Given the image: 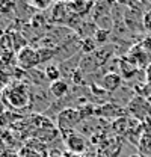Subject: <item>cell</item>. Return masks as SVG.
<instances>
[{"instance_id":"277c9868","label":"cell","mask_w":151,"mask_h":157,"mask_svg":"<svg viewBox=\"0 0 151 157\" xmlns=\"http://www.w3.org/2000/svg\"><path fill=\"white\" fill-rule=\"evenodd\" d=\"M41 62L42 60H41L39 50H35L29 45L21 47V50H18V53H17V63L23 70H33Z\"/></svg>"},{"instance_id":"9c48e42d","label":"cell","mask_w":151,"mask_h":157,"mask_svg":"<svg viewBox=\"0 0 151 157\" xmlns=\"http://www.w3.org/2000/svg\"><path fill=\"white\" fill-rule=\"evenodd\" d=\"M136 147L142 157H151V136L142 135L139 137V142L136 144Z\"/></svg>"},{"instance_id":"7a4b0ae2","label":"cell","mask_w":151,"mask_h":157,"mask_svg":"<svg viewBox=\"0 0 151 157\" xmlns=\"http://www.w3.org/2000/svg\"><path fill=\"white\" fill-rule=\"evenodd\" d=\"M57 128L64 135H70L74 132V128L82 122V113L80 110L73 107H65L57 113Z\"/></svg>"},{"instance_id":"7c38bea8","label":"cell","mask_w":151,"mask_h":157,"mask_svg":"<svg viewBox=\"0 0 151 157\" xmlns=\"http://www.w3.org/2000/svg\"><path fill=\"white\" fill-rule=\"evenodd\" d=\"M29 5H30V6H33V8H37V9H45V8L52 6V3H50V2H41V3H37V2H30Z\"/></svg>"},{"instance_id":"4fadbf2b","label":"cell","mask_w":151,"mask_h":157,"mask_svg":"<svg viewBox=\"0 0 151 157\" xmlns=\"http://www.w3.org/2000/svg\"><path fill=\"white\" fill-rule=\"evenodd\" d=\"M145 83L151 88V62L147 65V68H145Z\"/></svg>"},{"instance_id":"52a82bcc","label":"cell","mask_w":151,"mask_h":157,"mask_svg":"<svg viewBox=\"0 0 151 157\" xmlns=\"http://www.w3.org/2000/svg\"><path fill=\"white\" fill-rule=\"evenodd\" d=\"M67 5H68V9L76 15H86L95 6V3L92 2H71Z\"/></svg>"},{"instance_id":"6da1fadb","label":"cell","mask_w":151,"mask_h":157,"mask_svg":"<svg viewBox=\"0 0 151 157\" xmlns=\"http://www.w3.org/2000/svg\"><path fill=\"white\" fill-rule=\"evenodd\" d=\"M0 95L6 107L12 110H24L32 106L30 89L23 82H11Z\"/></svg>"},{"instance_id":"30bf717a","label":"cell","mask_w":151,"mask_h":157,"mask_svg":"<svg viewBox=\"0 0 151 157\" xmlns=\"http://www.w3.org/2000/svg\"><path fill=\"white\" fill-rule=\"evenodd\" d=\"M44 77L47 78L50 83H53V82H56V80H60V71L57 70L55 65H50V67L45 68V74H44Z\"/></svg>"},{"instance_id":"5b68a950","label":"cell","mask_w":151,"mask_h":157,"mask_svg":"<svg viewBox=\"0 0 151 157\" xmlns=\"http://www.w3.org/2000/svg\"><path fill=\"white\" fill-rule=\"evenodd\" d=\"M65 144H67L68 150H70L73 154L83 153L85 148H86V139H85V136L79 135L77 132H73V133L67 135V137H65Z\"/></svg>"},{"instance_id":"5bb4252c","label":"cell","mask_w":151,"mask_h":157,"mask_svg":"<svg viewBox=\"0 0 151 157\" xmlns=\"http://www.w3.org/2000/svg\"><path fill=\"white\" fill-rule=\"evenodd\" d=\"M130 157H142L141 154H133V156H130Z\"/></svg>"},{"instance_id":"8fae6325","label":"cell","mask_w":151,"mask_h":157,"mask_svg":"<svg viewBox=\"0 0 151 157\" xmlns=\"http://www.w3.org/2000/svg\"><path fill=\"white\" fill-rule=\"evenodd\" d=\"M142 29L151 35V9L144 12V15H142Z\"/></svg>"},{"instance_id":"ba28073f","label":"cell","mask_w":151,"mask_h":157,"mask_svg":"<svg viewBox=\"0 0 151 157\" xmlns=\"http://www.w3.org/2000/svg\"><path fill=\"white\" fill-rule=\"evenodd\" d=\"M50 92L55 98H64L68 94V85L65 80H56L53 83H50Z\"/></svg>"},{"instance_id":"3957f363","label":"cell","mask_w":151,"mask_h":157,"mask_svg":"<svg viewBox=\"0 0 151 157\" xmlns=\"http://www.w3.org/2000/svg\"><path fill=\"white\" fill-rule=\"evenodd\" d=\"M126 110L130 117H133L139 122H144L145 119L151 118L150 101H148V98L141 97V95H134L133 98H130V101L126 106Z\"/></svg>"},{"instance_id":"8992f818","label":"cell","mask_w":151,"mask_h":157,"mask_svg":"<svg viewBox=\"0 0 151 157\" xmlns=\"http://www.w3.org/2000/svg\"><path fill=\"white\" fill-rule=\"evenodd\" d=\"M122 83V76L118 73H107L101 77V88L106 92H113L116 91Z\"/></svg>"},{"instance_id":"9a60e30c","label":"cell","mask_w":151,"mask_h":157,"mask_svg":"<svg viewBox=\"0 0 151 157\" xmlns=\"http://www.w3.org/2000/svg\"><path fill=\"white\" fill-rule=\"evenodd\" d=\"M148 101H150V104H151V95H150V98H148Z\"/></svg>"}]
</instances>
